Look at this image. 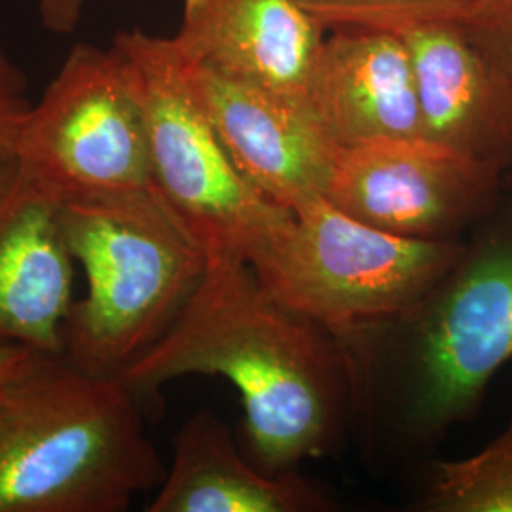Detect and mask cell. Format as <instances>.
Masks as SVG:
<instances>
[{"label":"cell","instance_id":"cell-7","mask_svg":"<svg viewBox=\"0 0 512 512\" xmlns=\"http://www.w3.org/2000/svg\"><path fill=\"white\" fill-rule=\"evenodd\" d=\"M112 44L126 55L139 84L154 188L202 243L207 258H245L289 209L266 200L241 177L173 38L133 29L118 33Z\"/></svg>","mask_w":512,"mask_h":512},{"label":"cell","instance_id":"cell-11","mask_svg":"<svg viewBox=\"0 0 512 512\" xmlns=\"http://www.w3.org/2000/svg\"><path fill=\"white\" fill-rule=\"evenodd\" d=\"M325 33L294 0H183L171 38L188 63L311 110Z\"/></svg>","mask_w":512,"mask_h":512},{"label":"cell","instance_id":"cell-12","mask_svg":"<svg viewBox=\"0 0 512 512\" xmlns=\"http://www.w3.org/2000/svg\"><path fill=\"white\" fill-rule=\"evenodd\" d=\"M412 57L425 137L476 162L512 171V88L461 23L403 35Z\"/></svg>","mask_w":512,"mask_h":512},{"label":"cell","instance_id":"cell-1","mask_svg":"<svg viewBox=\"0 0 512 512\" xmlns=\"http://www.w3.org/2000/svg\"><path fill=\"white\" fill-rule=\"evenodd\" d=\"M190 374L238 389L247 450L268 473L334 454L355 421L342 342L281 304L238 255L207 258L173 327L120 380L147 406L162 385Z\"/></svg>","mask_w":512,"mask_h":512},{"label":"cell","instance_id":"cell-8","mask_svg":"<svg viewBox=\"0 0 512 512\" xmlns=\"http://www.w3.org/2000/svg\"><path fill=\"white\" fill-rule=\"evenodd\" d=\"M505 190L503 173L427 137L340 147L325 198L401 238L458 241Z\"/></svg>","mask_w":512,"mask_h":512},{"label":"cell","instance_id":"cell-19","mask_svg":"<svg viewBox=\"0 0 512 512\" xmlns=\"http://www.w3.org/2000/svg\"><path fill=\"white\" fill-rule=\"evenodd\" d=\"M25 92L27 76L0 46V114L29 109Z\"/></svg>","mask_w":512,"mask_h":512},{"label":"cell","instance_id":"cell-6","mask_svg":"<svg viewBox=\"0 0 512 512\" xmlns=\"http://www.w3.org/2000/svg\"><path fill=\"white\" fill-rule=\"evenodd\" d=\"M16 164L61 203L154 186L139 84L114 44L69 52L37 105L23 112Z\"/></svg>","mask_w":512,"mask_h":512},{"label":"cell","instance_id":"cell-15","mask_svg":"<svg viewBox=\"0 0 512 512\" xmlns=\"http://www.w3.org/2000/svg\"><path fill=\"white\" fill-rule=\"evenodd\" d=\"M425 512H512V418L473 456L437 461L420 499Z\"/></svg>","mask_w":512,"mask_h":512},{"label":"cell","instance_id":"cell-5","mask_svg":"<svg viewBox=\"0 0 512 512\" xmlns=\"http://www.w3.org/2000/svg\"><path fill=\"white\" fill-rule=\"evenodd\" d=\"M463 241L393 236L319 196L289 209L245 260L268 293L344 344L412 308Z\"/></svg>","mask_w":512,"mask_h":512},{"label":"cell","instance_id":"cell-2","mask_svg":"<svg viewBox=\"0 0 512 512\" xmlns=\"http://www.w3.org/2000/svg\"><path fill=\"white\" fill-rule=\"evenodd\" d=\"M342 346L355 421L374 448L427 452L473 420L512 361V196L503 190L412 308Z\"/></svg>","mask_w":512,"mask_h":512},{"label":"cell","instance_id":"cell-13","mask_svg":"<svg viewBox=\"0 0 512 512\" xmlns=\"http://www.w3.org/2000/svg\"><path fill=\"white\" fill-rule=\"evenodd\" d=\"M311 112L340 147L425 137L416 74L403 37L332 31L313 80Z\"/></svg>","mask_w":512,"mask_h":512},{"label":"cell","instance_id":"cell-4","mask_svg":"<svg viewBox=\"0 0 512 512\" xmlns=\"http://www.w3.org/2000/svg\"><path fill=\"white\" fill-rule=\"evenodd\" d=\"M61 224L86 291L63 327V361L122 378L173 327L200 285L207 253L162 194L61 203Z\"/></svg>","mask_w":512,"mask_h":512},{"label":"cell","instance_id":"cell-16","mask_svg":"<svg viewBox=\"0 0 512 512\" xmlns=\"http://www.w3.org/2000/svg\"><path fill=\"white\" fill-rule=\"evenodd\" d=\"M325 31H376L403 37L433 23H465L478 0H294Z\"/></svg>","mask_w":512,"mask_h":512},{"label":"cell","instance_id":"cell-22","mask_svg":"<svg viewBox=\"0 0 512 512\" xmlns=\"http://www.w3.org/2000/svg\"><path fill=\"white\" fill-rule=\"evenodd\" d=\"M503 184H505V188H512V171L503 177Z\"/></svg>","mask_w":512,"mask_h":512},{"label":"cell","instance_id":"cell-14","mask_svg":"<svg viewBox=\"0 0 512 512\" xmlns=\"http://www.w3.org/2000/svg\"><path fill=\"white\" fill-rule=\"evenodd\" d=\"M332 495L298 471L268 473L247 459L228 425L198 410L173 439V461L148 512H327Z\"/></svg>","mask_w":512,"mask_h":512},{"label":"cell","instance_id":"cell-21","mask_svg":"<svg viewBox=\"0 0 512 512\" xmlns=\"http://www.w3.org/2000/svg\"><path fill=\"white\" fill-rule=\"evenodd\" d=\"M25 110L0 114V171L16 160V141Z\"/></svg>","mask_w":512,"mask_h":512},{"label":"cell","instance_id":"cell-20","mask_svg":"<svg viewBox=\"0 0 512 512\" xmlns=\"http://www.w3.org/2000/svg\"><path fill=\"white\" fill-rule=\"evenodd\" d=\"M42 359H50V357L38 355L31 349L0 346V382L25 372L27 368L40 363Z\"/></svg>","mask_w":512,"mask_h":512},{"label":"cell","instance_id":"cell-10","mask_svg":"<svg viewBox=\"0 0 512 512\" xmlns=\"http://www.w3.org/2000/svg\"><path fill=\"white\" fill-rule=\"evenodd\" d=\"M73 283L61 202L14 160L0 171V346L61 359Z\"/></svg>","mask_w":512,"mask_h":512},{"label":"cell","instance_id":"cell-18","mask_svg":"<svg viewBox=\"0 0 512 512\" xmlns=\"http://www.w3.org/2000/svg\"><path fill=\"white\" fill-rule=\"evenodd\" d=\"M90 0H37L40 21L54 35H71Z\"/></svg>","mask_w":512,"mask_h":512},{"label":"cell","instance_id":"cell-9","mask_svg":"<svg viewBox=\"0 0 512 512\" xmlns=\"http://www.w3.org/2000/svg\"><path fill=\"white\" fill-rule=\"evenodd\" d=\"M207 118L241 177L294 209L325 196L340 145L308 107L188 63Z\"/></svg>","mask_w":512,"mask_h":512},{"label":"cell","instance_id":"cell-17","mask_svg":"<svg viewBox=\"0 0 512 512\" xmlns=\"http://www.w3.org/2000/svg\"><path fill=\"white\" fill-rule=\"evenodd\" d=\"M463 25L512 88V0H478Z\"/></svg>","mask_w":512,"mask_h":512},{"label":"cell","instance_id":"cell-3","mask_svg":"<svg viewBox=\"0 0 512 512\" xmlns=\"http://www.w3.org/2000/svg\"><path fill=\"white\" fill-rule=\"evenodd\" d=\"M165 473L122 380L42 359L0 382V512H124Z\"/></svg>","mask_w":512,"mask_h":512}]
</instances>
